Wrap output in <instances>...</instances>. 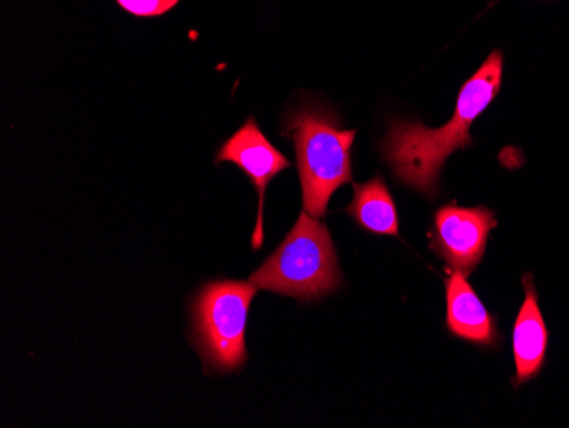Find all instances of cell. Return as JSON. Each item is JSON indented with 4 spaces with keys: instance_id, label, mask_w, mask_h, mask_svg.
Masks as SVG:
<instances>
[{
    "instance_id": "obj_1",
    "label": "cell",
    "mask_w": 569,
    "mask_h": 428,
    "mask_svg": "<svg viewBox=\"0 0 569 428\" xmlns=\"http://www.w3.org/2000/svg\"><path fill=\"white\" fill-rule=\"evenodd\" d=\"M503 81V53L495 50L457 96V107L442 129L396 120L383 139L382 156L398 180L433 197L447 159L472 146L471 125L493 103Z\"/></svg>"
},
{
    "instance_id": "obj_2",
    "label": "cell",
    "mask_w": 569,
    "mask_h": 428,
    "mask_svg": "<svg viewBox=\"0 0 569 428\" xmlns=\"http://www.w3.org/2000/svg\"><path fill=\"white\" fill-rule=\"evenodd\" d=\"M284 136L296 146L303 210L322 219L332 193L353 183L351 146L357 130L341 129L335 113L309 104L287 117Z\"/></svg>"
},
{
    "instance_id": "obj_3",
    "label": "cell",
    "mask_w": 569,
    "mask_h": 428,
    "mask_svg": "<svg viewBox=\"0 0 569 428\" xmlns=\"http://www.w3.org/2000/svg\"><path fill=\"white\" fill-rule=\"evenodd\" d=\"M249 282L299 300L319 299L338 289L341 271L328 228L303 210L289 236Z\"/></svg>"
},
{
    "instance_id": "obj_4",
    "label": "cell",
    "mask_w": 569,
    "mask_h": 428,
    "mask_svg": "<svg viewBox=\"0 0 569 428\" xmlns=\"http://www.w3.org/2000/svg\"><path fill=\"white\" fill-rule=\"evenodd\" d=\"M258 287L251 282L216 280L193 300V340L207 369L232 372L248 360L246 322Z\"/></svg>"
},
{
    "instance_id": "obj_5",
    "label": "cell",
    "mask_w": 569,
    "mask_h": 428,
    "mask_svg": "<svg viewBox=\"0 0 569 428\" xmlns=\"http://www.w3.org/2000/svg\"><path fill=\"white\" fill-rule=\"evenodd\" d=\"M495 226V213L486 207H442L435 213L430 248L452 270L469 277L481 263L489 232Z\"/></svg>"
},
{
    "instance_id": "obj_6",
    "label": "cell",
    "mask_w": 569,
    "mask_h": 428,
    "mask_svg": "<svg viewBox=\"0 0 569 428\" xmlns=\"http://www.w3.org/2000/svg\"><path fill=\"white\" fill-rule=\"evenodd\" d=\"M222 162L238 166L260 195V212L252 236V248L260 249L263 245L264 193L274 176L290 168V161L263 136L254 118L249 117L241 129L220 147L216 165Z\"/></svg>"
},
{
    "instance_id": "obj_7",
    "label": "cell",
    "mask_w": 569,
    "mask_h": 428,
    "mask_svg": "<svg viewBox=\"0 0 569 428\" xmlns=\"http://www.w3.org/2000/svg\"><path fill=\"white\" fill-rule=\"evenodd\" d=\"M522 282L526 300L513 326V357L517 366L513 385L517 386L533 379L545 367L549 344L548 326L540 312L532 275L527 273Z\"/></svg>"
},
{
    "instance_id": "obj_8",
    "label": "cell",
    "mask_w": 569,
    "mask_h": 428,
    "mask_svg": "<svg viewBox=\"0 0 569 428\" xmlns=\"http://www.w3.org/2000/svg\"><path fill=\"white\" fill-rule=\"evenodd\" d=\"M446 287L450 334L476 345H497L500 341L497 319L485 308L466 275L453 270L446 280Z\"/></svg>"
},
{
    "instance_id": "obj_9",
    "label": "cell",
    "mask_w": 569,
    "mask_h": 428,
    "mask_svg": "<svg viewBox=\"0 0 569 428\" xmlns=\"http://www.w3.org/2000/svg\"><path fill=\"white\" fill-rule=\"evenodd\" d=\"M353 201L347 213L353 217L355 222L372 235L398 236V210L382 176H376L363 185H353Z\"/></svg>"
},
{
    "instance_id": "obj_10",
    "label": "cell",
    "mask_w": 569,
    "mask_h": 428,
    "mask_svg": "<svg viewBox=\"0 0 569 428\" xmlns=\"http://www.w3.org/2000/svg\"><path fill=\"white\" fill-rule=\"evenodd\" d=\"M118 4L137 18H158L178 6L179 0H117Z\"/></svg>"
},
{
    "instance_id": "obj_11",
    "label": "cell",
    "mask_w": 569,
    "mask_h": 428,
    "mask_svg": "<svg viewBox=\"0 0 569 428\" xmlns=\"http://www.w3.org/2000/svg\"><path fill=\"white\" fill-rule=\"evenodd\" d=\"M497 2H498V0H497Z\"/></svg>"
}]
</instances>
